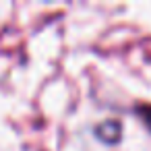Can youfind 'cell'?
Returning a JSON list of instances; mask_svg holds the SVG:
<instances>
[{"instance_id": "obj_1", "label": "cell", "mask_w": 151, "mask_h": 151, "mask_svg": "<svg viewBox=\"0 0 151 151\" xmlns=\"http://www.w3.org/2000/svg\"><path fill=\"white\" fill-rule=\"evenodd\" d=\"M137 114L141 116V120L145 122V126L151 130V106H139L137 108Z\"/></svg>"}]
</instances>
